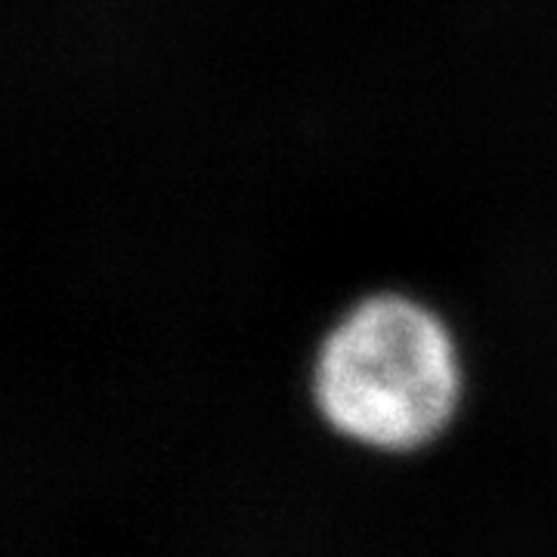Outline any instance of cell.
I'll return each instance as SVG.
<instances>
[{
    "instance_id": "obj_1",
    "label": "cell",
    "mask_w": 557,
    "mask_h": 557,
    "mask_svg": "<svg viewBox=\"0 0 557 557\" xmlns=\"http://www.w3.org/2000/svg\"><path fill=\"white\" fill-rule=\"evenodd\" d=\"M322 421L375 453L434 443L461 399V366L446 325L403 295L354 304L322 338L310 372Z\"/></svg>"
}]
</instances>
